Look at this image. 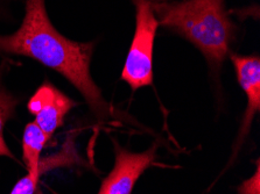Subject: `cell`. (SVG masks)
I'll use <instances>...</instances> for the list:
<instances>
[{"instance_id":"obj_2","label":"cell","mask_w":260,"mask_h":194,"mask_svg":"<svg viewBox=\"0 0 260 194\" xmlns=\"http://www.w3.org/2000/svg\"><path fill=\"white\" fill-rule=\"evenodd\" d=\"M159 25L188 40L219 69L236 38L225 0H151Z\"/></svg>"},{"instance_id":"obj_11","label":"cell","mask_w":260,"mask_h":194,"mask_svg":"<svg viewBox=\"0 0 260 194\" xmlns=\"http://www.w3.org/2000/svg\"><path fill=\"white\" fill-rule=\"evenodd\" d=\"M5 15V5H4V0H0V19Z\"/></svg>"},{"instance_id":"obj_7","label":"cell","mask_w":260,"mask_h":194,"mask_svg":"<svg viewBox=\"0 0 260 194\" xmlns=\"http://www.w3.org/2000/svg\"><path fill=\"white\" fill-rule=\"evenodd\" d=\"M47 142L48 138L34 121L26 125L22 135V161L26 164L28 175L38 179L42 176L40 172L41 152Z\"/></svg>"},{"instance_id":"obj_6","label":"cell","mask_w":260,"mask_h":194,"mask_svg":"<svg viewBox=\"0 0 260 194\" xmlns=\"http://www.w3.org/2000/svg\"><path fill=\"white\" fill-rule=\"evenodd\" d=\"M231 62L235 66L238 84L244 91L247 107L243 118L240 138L249 130L251 122L260 109V58L257 55L240 56L231 55Z\"/></svg>"},{"instance_id":"obj_10","label":"cell","mask_w":260,"mask_h":194,"mask_svg":"<svg viewBox=\"0 0 260 194\" xmlns=\"http://www.w3.org/2000/svg\"><path fill=\"white\" fill-rule=\"evenodd\" d=\"M259 164H257V171L254 176H252L250 179L245 180L239 186V194H259Z\"/></svg>"},{"instance_id":"obj_9","label":"cell","mask_w":260,"mask_h":194,"mask_svg":"<svg viewBox=\"0 0 260 194\" xmlns=\"http://www.w3.org/2000/svg\"><path fill=\"white\" fill-rule=\"evenodd\" d=\"M39 181H40V179L31 177L27 173L25 177H22L21 179L17 181V184L13 186L10 194H35Z\"/></svg>"},{"instance_id":"obj_3","label":"cell","mask_w":260,"mask_h":194,"mask_svg":"<svg viewBox=\"0 0 260 194\" xmlns=\"http://www.w3.org/2000/svg\"><path fill=\"white\" fill-rule=\"evenodd\" d=\"M136 5V30L121 71V79L132 90L153 84V49L159 21L151 0H133Z\"/></svg>"},{"instance_id":"obj_5","label":"cell","mask_w":260,"mask_h":194,"mask_svg":"<svg viewBox=\"0 0 260 194\" xmlns=\"http://www.w3.org/2000/svg\"><path fill=\"white\" fill-rule=\"evenodd\" d=\"M156 145L144 152H131L116 144L115 165L97 194H132L139 178L154 163Z\"/></svg>"},{"instance_id":"obj_1","label":"cell","mask_w":260,"mask_h":194,"mask_svg":"<svg viewBox=\"0 0 260 194\" xmlns=\"http://www.w3.org/2000/svg\"><path fill=\"white\" fill-rule=\"evenodd\" d=\"M93 42H77L62 35L50 21L46 0H25V15L14 33L0 35V54L34 59L56 71L78 90L98 120L111 114V106L90 73Z\"/></svg>"},{"instance_id":"obj_4","label":"cell","mask_w":260,"mask_h":194,"mask_svg":"<svg viewBox=\"0 0 260 194\" xmlns=\"http://www.w3.org/2000/svg\"><path fill=\"white\" fill-rule=\"evenodd\" d=\"M77 102L58 90L52 83L46 81L39 86L30 97L27 109L35 117L37 124L48 138L64 124V119Z\"/></svg>"},{"instance_id":"obj_8","label":"cell","mask_w":260,"mask_h":194,"mask_svg":"<svg viewBox=\"0 0 260 194\" xmlns=\"http://www.w3.org/2000/svg\"><path fill=\"white\" fill-rule=\"evenodd\" d=\"M6 69L7 63L3 62L0 64V157H9L17 161V157L6 143L4 129H5L6 122L15 115V108L20 102V99L11 93L3 84V76Z\"/></svg>"}]
</instances>
